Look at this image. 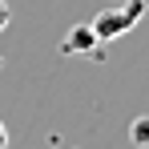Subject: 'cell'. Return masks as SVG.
<instances>
[{
	"mask_svg": "<svg viewBox=\"0 0 149 149\" xmlns=\"http://www.w3.org/2000/svg\"><path fill=\"white\" fill-rule=\"evenodd\" d=\"M93 45H101V40H97V32H93V24H77L61 49H65V52H89Z\"/></svg>",
	"mask_w": 149,
	"mask_h": 149,
	"instance_id": "7a4b0ae2",
	"label": "cell"
},
{
	"mask_svg": "<svg viewBox=\"0 0 149 149\" xmlns=\"http://www.w3.org/2000/svg\"><path fill=\"white\" fill-rule=\"evenodd\" d=\"M129 141L137 149H149V117H137V121L129 125Z\"/></svg>",
	"mask_w": 149,
	"mask_h": 149,
	"instance_id": "3957f363",
	"label": "cell"
},
{
	"mask_svg": "<svg viewBox=\"0 0 149 149\" xmlns=\"http://www.w3.org/2000/svg\"><path fill=\"white\" fill-rule=\"evenodd\" d=\"M141 12H145V0H125V4H117V8L97 12V20H93L97 40H117V36H125L129 28L141 20Z\"/></svg>",
	"mask_w": 149,
	"mask_h": 149,
	"instance_id": "6da1fadb",
	"label": "cell"
},
{
	"mask_svg": "<svg viewBox=\"0 0 149 149\" xmlns=\"http://www.w3.org/2000/svg\"><path fill=\"white\" fill-rule=\"evenodd\" d=\"M0 149H8V125L0 121Z\"/></svg>",
	"mask_w": 149,
	"mask_h": 149,
	"instance_id": "5b68a950",
	"label": "cell"
},
{
	"mask_svg": "<svg viewBox=\"0 0 149 149\" xmlns=\"http://www.w3.org/2000/svg\"><path fill=\"white\" fill-rule=\"evenodd\" d=\"M8 20H12V12H8V0H0V32L8 28Z\"/></svg>",
	"mask_w": 149,
	"mask_h": 149,
	"instance_id": "277c9868",
	"label": "cell"
}]
</instances>
